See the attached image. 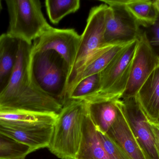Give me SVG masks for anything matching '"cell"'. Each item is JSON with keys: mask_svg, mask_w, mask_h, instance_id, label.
Segmentation results:
<instances>
[{"mask_svg": "<svg viewBox=\"0 0 159 159\" xmlns=\"http://www.w3.org/2000/svg\"><path fill=\"white\" fill-rule=\"evenodd\" d=\"M32 44L19 40L16 63L9 84L0 95V112L58 115L62 105L37 89L31 81Z\"/></svg>", "mask_w": 159, "mask_h": 159, "instance_id": "6da1fadb", "label": "cell"}, {"mask_svg": "<svg viewBox=\"0 0 159 159\" xmlns=\"http://www.w3.org/2000/svg\"><path fill=\"white\" fill-rule=\"evenodd\" d=\"M70 71L66 61L56 51L32 48L30 62L32 83L62 106L68 101L67 87Z\"/></svg>", "mask_w": 159, "mask_h": 159, "instance_id": "7a4b0ae2", "label": "cell"}, {"mask_svg": "<svg viewBox=\"0 0 159 159\" xmlns=\"http://www.w3.org/2000/svg\"><path fill=\"white\" fill-rule=\"evenodd\" d=\"M87 111L84 100H69L62 106L54 124L47 147L61 159H75L81 137L82 124Z\"/></svg>", "mask_w": 159, "mask_h": 159, "instance_id": "3957f363", "label": "cell"}, {"mask_svg": "<svg viewBox=\"0 0 159 159\" xmlns=\"http://www.w3.org/2000/svg\"><path fill=\"white\" fill-rule=\"evenodd\" d=\"M9 15L8 35L30 44L51 26L44 16L39 0H6Z\"/></svg>", "mask_w": 159, "mask_h": 159, "instance_id": "277c9868", "label": "cell"}, {"mask_svg": "<svg viewBox=\"0 0 159 159\" xmlns=\"http://www.w3.org/2000/svg\"><path fill=\"white\" fill-rule=\"evenodd\" d=\"M107 7V5L102 4L92 7L90 11L85 30L80 35L75 61L69 76L67 99L68 93L81 67L94 52L105 45L104 36Z\"/></svg>", "mask_w": 159, "mask_h": 159, "instance_id": "5b68a950", "label": "cell"}, {"mask_svg": "<svg viewBox=\"0 0 159 159\" xmlns=\"http://www.w3.org/2000/svg\"><path fill=\"white\" fill-rule=\"evenodd\" d=\"M138 38L126 46L101 72L100 92L87 102L106 99H121L129 75Z\"/></svg>", "mask_w": 159, "mask_h": 159, "instance_id": "8992f818", "label": "cell"}, {"mask_svg": "<svg viewBox=\"0 0 159 159\" xmlns=\"http://www.w3.org/2000/svg\"><path fill=\"white\" fill-rule=\"evenodd\" d=\"M106 11L105 45L126 44L137 39L140 27L125 7L124 0H102Z\"/></svg>", "mask_w": 159, "mask_h": 159, "instance_id": "52a82bcc", "label": "cell"}, {"mask_svg": "<svg viewBox=\"0 0 159 159\" xmlns=\"http://www.w3.org/2000/svg\"><path fill=\"white\" fill-rule=\"evenodd\" d=\"M159 65V57L150 45L146 31H141L121 100L134 98L142 85Z\"/></svg>", "mask_w": 159, "mask_h": 159, "instance_id": "ba28073f", "label": "cell"}, {"mask_svg": "<svg viewBox=\"0 0 159 159\" xmlns=\"http://www.w3.org/2000/svg\"><path fill=\"white\" fill-rule=\"evenodd\" d=\"M56 121L11 124L0 121V132L29 147L33 152L48 147Z\"/></svg>", "mask_w": 159, "mask_h": 159, "instance_id": "9c48e42d", "label": "cell"}, {"mask_svg": "<svg viewBox=\"0 0 159 159\" xmlns=\"http://www.w3.org/2000/svg\"><path fill=\"white\" fill-rule=\"evenodd\" d=\"M80 35L72 29L51 27L34 41L32 47L42 50L56 51L64 59L71 69L79 46Z\"/></svg>", "mask_w": 159, "mask_h": 159, "instance_id": "30bf717a", "label": "cell"}, {"mask_svg": "<svg viewBox=\"0 0 159 159\" xmlns=\"http://www.w3.org/2000/svg\"><path fill=\"white\" fill-rule=\"evenodd\" d=\"M121 106L132 130L146 152L151 159H158L153 133L135 98L122 99Z\"/></svg>", "mask_w": 159, "mask_h": 159, "instance_id": "8fae6325", "label": "cell"}, {"mask_svg": "<svg viewBox=\"0 0 159 159\" xmlns=\"http://www.w3.org/2000/svg\"><path fill=\"white\" fill-rule=\"evenodd\" d=\"M121 100L117 116L106 134L130 159H151L137 140L122 112Z\"/></svg>", "mask_w": 159, "mask_h": 159, "instance_id": "7c38bea8", "label": "cell"}, {"mask_svg": "<svg viewBox=\"0 0 159 159\" xmlns=\"http://www.w3.org/2000/svg\"><path fill=\"white\" fill-rule=\"evenodd\" d=\"M148 120H159V65L152 72L134 97Z\"/></svg>", "mask_w": 159, "mask_h": 159, "instance_id": "4fadbf2b", "label": "cell"}, {"mask_svg": "<svg viewBox=\"0 0 159 159\" xmlns=\"http://www.w3.org/2000/svg\"><path fill=\"white\" fill-rule=\"evenodd\" d=\"M121 99L95 100L87 102V112L99 132L105 134L115 122L118 114Z\"/></svg>", "mask_w": 159, "mask_h": 159, "instance_id": "5bb4252c", "label": "cell"}, {"mask_svg": "<svg viewBox=\"0 0 159 159\" xmlns=\"http://www.w3.org/2000/svg\"><path fill=\"white\" fill-rule=\"evenodd\" d=\"M131 42L126 44L105 45L99 49L87 60L81 67L71 88L80 79L102 72L116 56Z\"/></svg>", "mask_w": 159, "mask_h": 159, "instance_id": "9a60e30c", "label": "cell"}, {"mask_svg": "<svg viewBox=\"0 0 159 159\" xmlns=\"http://www.w3.org/2000/svg\"><path fill=\"white\" fill-rule=\"evenodd\" d=\"M75 159H111L105 150L87 111L83 119L80 145Z\"/></svg>", "mask_w": 159, "mask_h": 159, "instance_id": "2e32d148", "label": "cell"}, {"mask_svg": "<svg viewBox=\"0 0 159 159\" xmlns=\"http://www.w3.org/2000/svg\"><path fill=\"white\" fill-rule=\"evenodd\" d=\"M19 40L7 33L0 35V95L9 84L18 52Z\"/></svg>", "mask_w": 159, "mask_h": 159, "instance_id": "e0dca14e", "label": "cell"}, {"mask_svg": "<svg viewBox=\"0 0 159 159\" xmlns=\"http://www.w3.org/2000/svg\"><path fill=\"white\" fill-rule=\"evenodd\" d=\"M127 10L139 27L149 28L155 23L159 14L150 0H124Z\"/></svg>", "mask_w": 159, "mask_h": 159, "instance_id": "ac0fdd59", "label": "cell"}, {"mask_svg": "<svg viewBox=\"0 0 159 159\" xmlns=\"http://www.w3.org/2000/svg\"><path fill=\"white\" fill-rule=\"evenodd\" d=\"M101 73L80 79L75 84L68 95L69 100L87 101L96 96L101 90Z\"/></svg>", "mask_w": 159, "mask_h": 159, "instance_id": "d6986e66", "label": "cell"}, {"mask_svg": "<svg viewBox=\"0 0 159 159\" xmlns=\"http://www.w3.org/2000/svg\"><path fill=\"white\" fill-rule=\"evenodd\" d=\"M47 12L53 24H58L69 14L75 13L80 7L79 0H47Z\"/></svg>", "mask_w": 159, "mask_h": 159, "instance_id": "ffe728a7", "label": "cell"}, {"mask_svg": "<svg viewBox=\"0 0 159 159\" xmlns=\"http://www.w3.org/2000/svg\"><path fill=\"white\" fill-rule=\"evenodd\" d=\"M32 152L29 147L0 132V159H25Z\"/></svg>", "mask_w": 159, "mask_h": 159, "instance_id": "44dd1931", "label": "cell"}, {"mask_svg": "<svg viewBox=\"0 0 159 159\" xmlns=\"http://www.w3.org/2000/svg\"><path fill=\"white\" fill-rule=\"evenodd\" d=\"M98 133L102 145L110 159H130L122 149L108 137L106 133L103 134L98 131Z\"/></svg>", "mask_w": 159, "mask_h": 159, "instance_id": "7402d4cb", "label": "cell"}, {"mask_svg": "<svg viewBox=\"0 0 159 159\" xmlns=\"http://www.w3.org/2000/svg\"><path fill=\"white\" fill-rule=\"evenodd\" d=\"M150 28L151 35L148 37L149 44L159 57V16L157 21Z\"/></svg>", "mask_w": 159, "mask_h": 159, "instance_id": "603a6c76", "label": "cell"}, {"mask_svg": "<svg viewBox=\"0 0 159 159\" xmlns=\"http://www.w3.org/2000/svg\"><path fill=\"white\" fill-rule=\"evenodd\" d=\"M147 120L153 133L155 149L158 159H159V120L157 121H152L148 119Z\"/></svg>", "mask_w": 159, "mask_h": 159, "instance_id": "cb8c5ba5", "label": "cell"}, {"mask_svg": "<svg viewBox=\"0 0 159 159\" xmlns=\"http://www.w3.org/2000/svg\"><path fill=\"white\" fill-rule=\"evenodd\" d=\"M154 4H155V7L157 10L159 14V0L154 1Z\"/></svg>", "mask_w": 159, "mask_h": 159, "instance_id": "d4e9b609", "label": "cell"}, {"mask_svg": "<svg viewBox=\"0 0 159 159\" xmlns=\"http://www.w3.org/2000/svg\"><path fill=\"white\" fill-rule=\"evenodd\" d=\"M2 1L0 0V13L2 11Z\"/></svg>", "mask_w": 159, "mask_h": 159, "instance_id": "484cf974", "label": "cell"}, {"mask_svg": "<svg viewBox=\"0 0 159 159\" xmlns=\"http://www.w3.org/2000/svg\"></svg>", "mask_w": 159, "mask_h": 159, "instance_id": "4316f807", "label": "cell"}]
</instances>
